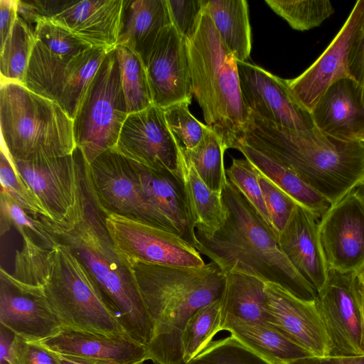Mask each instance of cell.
<instances>
[{"label": "cell", "instance_id": "cell-1", "mask_svg": "<svg viewBox=\"0 0 364 364\" xmlns=\"http://www.w3.org/2000/svg\"><path fill=\"white\" fill-rule=\"evenodd\" d=\"M86 161L80 166L75 205L61 220L38 219L58 243L70 249L89 271L100 296L134 341L147 346L154 326L132 271L117 252L108 232L105 215L94 197L87 175Z\"/></svg>", "mask_w": 364, "mask_h": 364}, {"label": "cell", "instance_id": "cell-2", "mask_svg": "<svg viewBox=\"0 0 364 364\" xmlns=\"http://www.w3.org/2000/svg\"><path fill=\"white\" fill-rule=\"evenodd\" d=\"M226 216L212 234L196 231L195 248L225 274H243L278 284L314 301L317 292L283 253L275 232L228 180L222 192Z\"/></svg>", "mask_w": 364, "mask_h": 364}, {"label": "cell", "instance_id": "cell-3", "mask_svg": "<svg viewBox=\"0 0 364 364\" xmlns=\"http://www.w3.org/2000/svg\"><path fill=\"white\" fill-rule=\"evenodd\" d=\"M241 141L289 167L331 205L364 178V143L336 139L316 128L291 130L249 113Z\"/></svg>", "mask_w": 364, "mask_h": 364}, {"label": "cell", "instance_id": "cell-4", "mask_svg": "<svg viewBox=\"0 0 364 364\" xmlns=\"http://www.w3.org/2000/svg\"><path fill=\"white\" fill-rule=\"evenodd\" d=\"M132 271L154 326L147 360L184 364L181 338L190 317L220 299L225 275L213 262L201 267L136 263Z\"/></svg>", "mask_w": 364, "mask_h": 364}, {"label": "cell", "instance_id": "cell-5", "mask_svg": "<svg viewBox=\"0 0 364 364\" xmlns=\"http://www.w3.org/2000/svg\"><path fill=\"white\" fill-rule=\"evenodd\" d=\"M17 277L43 288L62 327L130 338L104 304L89 271L67 246L35 247L21 258Z\"/></svg>", "mask_w": 364, "mask_h": 364}, {"label": "cell", "instance_id": "cell-6", "mask_svg": "<svg viewBox=\"0 0 364 364\" xmlns=\"http://www.w3.org/2000/svg\"><path fill=\"white\" fill-rule=\"evenodd\" d=\"M187 44L193 95L205 124L225 150L235 149L243 139L249 111L242 96L237 60L222 41L205 7Z\"/></svg>", "mask_w": 364, "mask_h": 364}, {"label": "cell", "instance_id": "cell-7", "mask_svg": "<svg viewBox=\"0 0 364 364\" xmlns=\"http://www.w3.org/2000/svg\"><path fill=\"white\" fill-rule=\"evenodd\" d=\"M1 149L12 161H33L72 154L73 120L56 102L24 85L1 82Z\"/></svg>", "mask_w": 364, "mask_h": 364}, {"label": "cell", "instance_id": "cell-8", "mask_svg": "<svg viewBox=\"0 0 364 364\" xmlns=\"http://www.w3.org/2000/svg\"><path fill=\"white\" fill-rule=\"evenodd\" d=\"M129 115L115 48L107 53L73 119V133L88 164L115 147Z\"/></svg>", "mask_w": 364, "mask_h": 364}, {"label": "cell", "instance_id": "cell-9", "mask_svg": "<svg viewBox=\"0 0 364 364\" xmlns=\"http://www.w3.org/2000/svg\"><path fill=\"white\" fill-rule=\"evenodd\" d=\"M111 50L90 48L75 57H63L52 53L36 40L24 85L56 102L73 120L91 82Z\"/></svg>", "mask_w": 364, "mask_h": 364}, {"label": "cell", "instance_id": "cell-10", "mask_svg": "<svg viewBox=\"0 0 364 364\" xmlns=\"http://www.w3.org/2000/svg\"><path fill=\"white\" fill-rule=\"evenodd\" d=\"M87 175L104 214L119 215L174 232L147 200L136 180L132 161L114 148L87 164Z\"/></svg>", "mask_w": 364, "mask_h": 364}, {"label": "cell", "instance_id": "cell-11", "mask_svg": "<svg viewBox=\"0 0 364 364\" xmlns=\"http://www.w3.org/2000/svg\"><path fill=\"white\" fill-rule=\"evenodd\" d=\"M108 232L121 259L129 266L144 263L201 267L200 253L177 233L114 214H104Z\"/></svg>", "mask_w": 364, "mask_h": 364}, {"label": "cell", "instance_id": "cell-12", "mask_svg": "<svg viewBox=\"0 0 364 364\" xmlns=\"http://www.w3.org/2000/svg\"><path fill=\"white\" fill-rule=\"evenodd\" d=\"M329 340L331 357L364 355V323L357 272L328 269L315 299Z\"/></svg>", "mask_w": 364, "mask_h": 364}, {"label": "cell", "instance_id": "cell-13", "mask_svg": "<svg viewBox=\"0 0 364 364\" xmlns=\"http://www.w3.org/2000/svg\"><path fill=\"white\" fill-rule=\"evenodd\" d=\"M237 68L242 96L249 113L291 130L316 128L311 112L294 95L287 79L247 61H237Z\"/></svg>", "mask_w": 364, "mask_h": 364}, {"label": "cell", "instance_id": "cell-14", "mask_svg": "<svg viewBox=\"0 0 364 364\" xmlns=\"http://www.w3.org/2000/svg\"><path fill=\"white\" fill-rule=\"evenodd\" d=\"M31 1L40 16L65 28L90 47H116L123 0Z\"/></svg>", "mask_w": 364, "mask_h": 364}, {"label": "cell", "instance_id": "cell-15", "mask_svg": "<svg viewBox=\"0 0 364 364\" xmlns=\"http://www.w3.org/2000/svg\"><path fill=\"white\" fill-rule=\"evenodd\" d=\"M114 149L151 169L180 174L178 145L164 109L154 105L128 115Z\"/></svg>", "mask_w": 364, "mask_h": 364}, {"label": "cell", "instance_id": "cell-16", "mask_svg": "<svg viewBox=\"0 0 364 364\" xmlns=\"http://www.w3.org/2000/svg\"><path fill=\"white\" fill-rule=\"evenodd\" d=\"M318 232L328 269L357 272L364 264V208L353 191L319 218Z\"/></svg>", "mask_w": 364, "mask_h": 364}, {"label": "cell", "instance_id": "cell-17", "mask_svg": "<svg viewBox=\"0 0 364 364\" xmlns=\"http://www.w3.org/2000/svg\"><path fill=\"white\" fill-rule=\"evenodd\" d=\"M363 24L364 0H358L339 32L317 60L296 77L287 79L294 95L310 112L333 82L350 77V56Z\"/></svg>", "mask_w": 364, "mask_h": 364}, {"label": "cell", "instance_id": "cell-18", "mask_svg": "<svg viewBox=\"0 0 364 364\" xmlns=\"http://www.w3.org/2000/svg\"><path fill=\"white\" fill-rule=\"evenodd\" d=\"M153 104L166 108L191 103L193 95L187 41L171 24L159 35L145 64Z\"/></svg>", "mask_w": 364, "mask_h": 364}, {"label": "cell", "instance_id": "cell-19", "mask_svg": "<svg viewBox=\"0 0 364 364\" xmlns=\"http://www.w3.org/2000/svg\"><path fill=\"white\" fill-rule=\"evenodd\" d=\"M264 291L265 322L314 356H328L329 340L315 300L302 299L273 282H264Z\"/></svg>", "mask_w": 364, "mask_h": 364}, {"label": "cell", "instance_id": "cell-20", "mask_svg": "<svg viewBox=\"0 0 364 364\" xmlns=\"http://www.w3.org/2000/svg\"><path fill=\"white\" fill-rule=\"evenodd\" d=\"M83 154L76 146L72 154L33 161H12L25 183L48 212L61 220L75 205Z\"/></svg>", "mask_w": 364, "mask_h": 364}, {"label": "cell", "instance_id": "cell-21", "mask_svg": "<svg viewBox=\"0 0 364 364\" xmlns=\"http://www.w3.org/2000/svg\"><path fill=\"white\" fill-rule=\"evenodd\" d=\"M0 272L1 325L33 341H41L55 335L62 326L43 288L18 282L3 268Z\"/></svg>", "mask_w": 364, "mask_h": 364}, {"label": "cell", "instance_id": "cell-22", "mask_svg": "<svg viewBox=\"0 0 364 364\" xmlns=\"http://www.w3.org/2000/svg\"><path fill=\"white\" fill-rule=\"evenodd\" d=\"M46 348L82 364H144L146 346L131 338L62 328L38 341Z\"/></svg>", "mask_w": 364, "mask_h": 364}, {"label": "cell", "instance_id": "cell-23", "mask_svg": "<svg viewBox=\"0 0 364 364\" xmlns=\"http://www.w3.org/2000/svg\"><path fill=\"white\" fill-rule=\"evenodd\" d=\"M316 128L344 141L364 136V102L358 84L351 77L333 82L311 110Z\"/></svg>", "mask_w": 364, "mask_h": 364}, {"label": "cell", "instance_id": "cell-24", "mask_svg": "<svg viewBox=\"0 0 364 364\" xmlns=\"http://www.w3.org/2000/svg\"><path fill=\"white\" fill-rule=\"evenodd\" d=\"M318 219L297 204L278 236L283 253L316 292L324 285L328 272L319 237Z\"/></svg>", "mask_w": 364, "mask_h": 364}, {"label": "cell", "instance_id": "cell-25", "mask_svg": "<svg viewBox=\"0 0 364 364\" xmlns=\"http://www.w3.org/2000/svg\"><path fill=\"white\" fill-rule=\"evenodd\" d=\"M131 161L136 180L149 203L176 233L195 247L196 229L181 175L156 171Z\"/></svg>", "mask_w": 364, "mask_h": 364}, {"label": "cell", "instance_id": "cell-26", "mask_svg": "<svg viewBox=\"0 0 364 364\" xmlns=\"http://www.w3.org/2000/svg\"><path fill=\"white\" fill-rule=\"evenodd\" d=\"M171 24L166 0H123L117 45L132 50L145 65L161 31Z\"/></svg>", "mask_w": 364, "mask_h": 364}, {"label": "cell", "instance_id": "cell-27", "mask_svg": "<svg viewBox=\"0 0 364 364\" xmlns=\"http://www.w3.org/2000/svg\"><path fill=\"white\" fill-rule=\"evenodd\" d=\"M244 346L275 364L289 363L314 355L266 323L238 318L227 320L220 327Z\"/></svg>", "mask_w": 364, "mask_h": 364}, {"label": "cell", "instance_id": "cell-28", "mask_svg": "<svg viewBox=\"0 0 364 364\" xmlns=\"http://www.w3.org/2000/svg\"><path fill=\"white\" fill-rule=\"evenodd\" d=\"M178 147L180 175L196 231L212 234L220 228L226 216L222 193L207 186L185 150L179 145Z\"/></svg>", "mask_w": 364, "mask_h": 364}, {"label": "cell", "instance_id": "cell-29", "mask_svg": "<svg viewBox=\"0 0 364 364\" xmlns=\"http://www.w3.org/2000/svg\"><path fill=\"white\" fill-rule=\"evenodd\" d=\"M240 151L262 175L271 180L298 204L320 218L331 206L321 194L308 186L292 169L277 159L241 141Z\"/></svg>", "mask_w": 364, "mask_h": 364}, {"label": "cell", "instance_id": "cell-30", "mask_svg": "<svg viewBox=\"0 0 364 364\" xmlns=\"http://www.w3.org/2000/svg\"><path fill=\"white\" fill-rule=\"evenodd\" d=\"M225 275V283L220 298L221 326L231 318L266 323L264 282L243 274L228 273Z\"/></svg>", "mask_w": 364, "mask_h": 364}, {"label": "cell", "instance_id": "cell-31", "mask_svg": "<svg viewBox=\"0 0 364 364\" xmlns=\"http://www.w3.org/2000/svg\"><path fill=\"white\" fill-rule=\"evenodd\" d=\"M205 8L222 41L237 61L245 62L252 47L247 1L207 0Z\"/></svg>", "mask_w": 364, "mask_h": 364}, {"label": "cell", "instance_id": "cell-32", "mask_svg": "<svg viewBox=\"0 0 364 364\" xmlns=\"http://www.w3.org/2000/svg\"><path fill=\"white\" fill-rule=\"evenodd\" d=\"M36 41L33 30L18 16L10 35L0 46L1 82L24 85Z\"/></svg>", "mask_w": 364, "mask_h": 364}, {"label": "cell", "instance_id": "cell-33", "mask_svg": "<svg viewBox=\"0 0 364 364\" xmlns=\"http://www.w3.org/2000/svg\"><path fill=\"white\" fill-rule=\"evenodd\" d=\"M115 49L129 114L151 106L154 104L151 90L142 60L124 46L117 45Z\"/></svg>", "mask_w": 364, "mask_h": 364}, {"label": "cell", "instance_id": "cell-34", "mask_svg": "<svg viewBox=\"0 0 364 364\" xmlns=\"http://www.w3.org/2000/svg\"><path fill=\"white\" fill-rule=\"evenodd\" d=\"M184 150L207 186L222 193L228 181L224 165L226 150L217 134L208 127L198 144L193 149Z\"/></svg>", "mask_w": 364, "mask_h": 364}, {"label": "cell", "instance_id": "cell-35", "mask_svg": "<svg viewBox=\"0 0 364 364\" xmlns=\"http://www.w3.org/2000/svg\"><path fill=\"white\" fill-rule=\"evenodd\" d=\"M220 299L198 309L188 320L181 338L184 364L200 353L220 331Z\"/></svg>", "mask_w": 364, "mask_h": 364}, {"label": "cell", "instance_id": "cell-36", "mask_svg": "<svg viewBox=\"0 0 364 364\" xmlns=\"http://www.w3.org/2000/svg\"><path fill=\"white\" fill-rule=\"evenodd\" d=\"M265 2L292 28L301 31L320 26L335 11L328 0H266Z\"/></svg>", "mask_w": 364, "mask_h": 364}, {"label": "cell", "instance_id": "cell-37", "mask_svg": "<svg viewBox=\"0 0 364 364\" xmlns=\"http://www.w3.org/2000/svg\"><path fill=\"white\" fill-rule=\"evenodd\" d=\"M14 227L22 238L30 237L42 246L53 249L58 243L38 219L28 214L6 193L0 196L1 235Z\"/></svg>", "mask_w": 364, "mask_h": 364}, {"label": "cell", "instance_id": "cell-38", "mask_svg": "<svg viewBox=\"0 0 364 364\" xmlns=\"http://www.w3.org/2000/svg\"><path fill=\"white\" fill-rule=\"evenodd\" d=\"M1 192L6 193L28 214L37 218L50 216L40 200L18 173L13 161L1 148L0 153Z\"/></svg>", "mask_w": 364, "mask_h": 364}, {"label": "cell", "instance_id": "cell-39", "mask_svg": "<svg viewBox=\"0 0 364 364\" xmlns=\"http://www.w3.org/2000/svg\"><path fill=\"white\" fill-rule=\"evenodd\" d=\"M185 364H275L252 351L231 335L212 341Z\"/></svg>", "mask_w": 364, "mask_h": 364}, {"label": "cell", "instance_id": "cell-40", "mask_svg": "<svg viewBox=\"0 0 364 364\" xmlns=\"http://www.w3.org/2000/svg\"><path fill=\"white\" fill-rule=\"evenodd\" d=\"M226 176L228 180L274 231L255 167L246 159L233 158L232 164L226 169Z\"/></svg>", "mask_w": 364, "mask_h": 364}, {"label": "cell", "instance_id": "cell-41", "mask_svg": "<svg viewBox=\"0 0 364 364\" xmlns=\"http://www.w3.org/2000/svg\"><path fill=\"white\" fill-rule=\"evenodd\" d=\"M189 102L172 105L164 109L168 127L177 144L186 150L195 148L202 139L206 124L200 122L188 109Z\"/></svg>", "mask_w": 364, "mask_h": 364}, {"label": "cell", "instance_id": "cell-42", "mask_svg": "<svg viewBox=\"0 0 364 364\" xmlns=\"http://www.w3.org/2000/svg\"><path fill=\"white\" fill-rule=\"evenodd\" d=\"M36 39L52 53L63 57H75L92 48L70 31L40 16L34 28Z\"/></svg>", "mask_w": 364, "mask_h": 364}, {"label": "cell", "instance_id": "cell-43", "mask_svg": "<svg viewBox=\"0 0 364 364\" xmlns=\"http://www.w3.org/2000/svg\"><path fill=\"white\" fill-rule=\"evenodd\" d=\"M258 178L271 224L278 237L298 203L259 171Z\"/></svg>", "mask_w": 364, "mask_h": 364}, {"label": "cell", "instance_id": "cell-44", "mask_svg": "<svg viewBox=\"0 0 364 364\" xmlns=\"http://www.w3.org/2000/svg\"><path fill=\"white\" fill-rule=\"evenodd\" d=\"M172 25L186 41L195 35L207 0H166Z\"/></svg>", "mask_w": 364, "mask_h": 364}, {"label": "cell", "instance_id": "cell-45", "mask_svg": "<svg viewBox=\"0 0 364 364\" xmlns=\"http://www.w3.org/2000/svg\"><path fill=\"white\" fill-rule=\"evenodd\" d=\"M14 349L19 364H61L57 353L38 341H29L16 334Z\"/></svg>", "mask_w": 364, "mask_h": 364}, {"label": "cell", "instance_id": "cell-46", "mask_svg": "<svg viewBox=\"0 0 364 364\" xmlns=\"http://www.w3.org/2000/svg\"><path fill=\"white\" fill-rule=\"evenodd\" d=\"M350 77L358 84L364 102V24L350 56Z\"/></svg>", "mask_w": 364, "mask_h": 364}, {"label": "cell", "instance_id": "cell-47", "mask_svg": "<svg viewBox=\"0 0 364 364\" xmlns=\"http://www.w3.org/2000/svg\"><path fill=\"white\" fill-rule=\"evenodd\" d=\"M18 18V0H0L1 46L10 35Z\"/></svg>", "mask_w": 364, "mask_h": 364}, {"label": "cell", "instance_id": "cell-48", "mask_svg": "<svg viewBox=\"0 0 364 364\" xmlns=\"http://www.w3.org/2000/svg\"><path fill=\"white\" fill-rule=\"evenodd\" d=\"M15 334L1 325L0 330V364H19L14 349Z\"/></svg>", "mask_w": 364, "mask_h": 364}, {"label": "cell", "instance_id": "cell-49", "mask_svg": "<svg viewBox=\"0 0 364 364\" xmlns=\"http://www.w3.org/2000/svg\"><path fill=\"white\" fill-rule=\"evenodd\" d=\"M289 364H364V355L350 357L310 356Z\"/></svg>", "mask_w": 364, "mask_h": 364}, {"label": "cell", "instance_id": "cell-50", "mask_svg": "<svg viewBox=\"0 0 364 364\" xmlns=\"http://www.w3.org/2000/svg\"><path fill=\"white\" fill-rule=\"evenodd\" d=\"M353 192L364 208V178L357 185Z\"/></svg>", "mask_w": 364, "mask_h": 364}, {"label": "cell", "instance_id": "cell-51", "mask_svg": "<svg viewBox=\"0 0 364 364\" xmlns=\"http://www.w3.org/2000/svg\"><path fill=\"white\" fill-rule=\"evenodd\" d=\"M58 354V353H57ZM58 355V357L60 358V363L61 364H82V363H80L78 362H76L68 357H65V356H63V355Z\"/></svg>", "mask_w": 364, "mask_h": 364}, {"label": "cell", "instance_id": "cell-52", "mask_svg": "<svg viewBox=\"0 0 364 364\" xmlns=\"http://www.w3.org/2000/svg\"><path fill=\"white\" fill-rule=\"evenodd\" d=\"M357 276L359 281L364 287V264L363 267L357 272Z\"/></svg>", "mask_w": 364, "mask_h": 364}, {"label": "cell", "instance_id": "cell-53", "mask_svg": "<svg viewBox=\"0 0 364 364\" xmlns=\"http://www.w3.org/2000/svg\"><path fill=\"white\" fill-rule=\"evenodd\" d=\"M360 289H361V297H362V312H363V323H364V287L361 284V282H360Z\"/></svg>", "mask_w": 364, "mask_h": 364}, {"label": "cell", "instance_id": "cell-54", "mask_svg": "<svg viewBox=\"0 0 364 364\" xmlns=\"http://www.w3.org/2000/svg\"><path fill=\"white\" fill-rule=\"evenodd\" d=\"M361 141L364 143V136H363V138Z\"/></svg>", "mask_w": 364, "mask_h": 364}]
</instances>
